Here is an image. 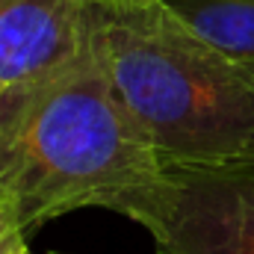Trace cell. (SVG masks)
I'll list each match as a JSON object with an SVG mask.
<instances>
[{
  "label": "cell",
  "instance_id": "1",
  "mask_svg": "<svg viewBox=\"0 0 254 254\" xmlns=\"http://www.w3.org/2000/svg\"><path fill=\"white\" fill-rule=\"evenodd\" d=\"M163 163L125 110L95 39L68 68L0 98V198L33 237L74 210H107Z\"/></svg>",
  "mask_w": 254,
  "mask_h": 254
},
{
  "label": "cell",
  "instance_id": "2",
  "mask_svg": "<svg viewBox=\"0 0 254 254\" xmlns=\"http://www.w3.org/2000/svg\"><path fill=\"white\" fill-rule=\"evenodd\" d=\"M95 48L163 169L254 157V68L204 42L166 0H95Z\"/></svg>",
  "mask_w": 254,
  "mask_h": 254
},
{
  "label": "cell",
  "instance_id": "3",
  "mask_svg": "<svg viewBox=\"0 0 254 254\" xmlns=\"http://www.w3.org/2000/svg\"><path fill=\"white\" fill-rule=\"evenodd\" d=\"M107 210L142 225L157 254H254V157L166 166Z\"/></svg>",
  "mask_w": 254,
  "mask_h": 254
},
{
  "label": "cell",
  "instance_id": "4",
  "mask_svg": "<svg viewBox=\"0 0 254 254\" xmlns=\"http://www.w3.org/2000/svg\"><path fill=\"white\" fill-rule=\"evenodd\" d=\"M95 0H0V86L45 80L89 54Z\"/></svg>",
  "mask_w": 254,
  "mask_h": 254
},
{
  "label": "cell",
  "instance_id": "5",
  "mask_svg": "<svg viewBox=\"0 0 254 254\" xmlns=\"http://www.w3.org/2000/svg\"><path fill=\"white\" fill-rule=\"evenodd\" d=\"M216 51L254 68V0H166Z\"/></svg>",
  "mask_w": 254,
  "mask_h": 254
},
{
  "label": "cell",
  "instance_id": "6",
  "mask_svg": "<svg viewBox=\"0 0 254 254\" xmlns=\"http://www.w3.org/2000/svg\"><path fill=\"white\" fill-rule=\"evenodd\" d=\"M30 249V234L21 228L12 207L0 198V254H24Z\"/></svg>",
  "mask_w": 254,
  "mask_h": 254
},
{
  "label": "cell",
  "instance_id": "7",
  "mask_svg": "<svg viewBox=\"0 0 254 254\" xmlns=\"http://www.w3.org/2000/svg\"><path fill=\"white\" fill-rule=\"evenodd\" d=\"M24 254H36V252H33V249H27ZM48 254H63V252H48Z\"/></svg>",
  "mask_w": 254,
  "mask_h": 254
},
{
  "label": "cell",
  "instance_id": "8",
  "mask_svg": "<svg viewBox=\"0 0 254 254\" xmlns=\"http://www.w3.org/2000/svg\"><path fill=\"white\" fill-rule=\"evenodd\" d=\"M3 92H6V89H3V86H0V98H3Z\"/></svg>",
  "mask_w": 254,
  "mask_h": 254
}]
</instances>
